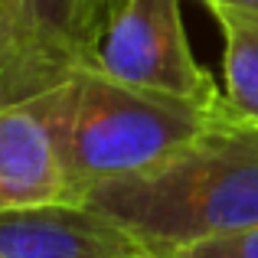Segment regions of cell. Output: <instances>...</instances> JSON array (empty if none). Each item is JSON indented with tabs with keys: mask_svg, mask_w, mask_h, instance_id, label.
Returning <instances> with one entry per match:
<instances>
[{
	"mask_svg": "<svg viewBox=\"0 0 258 258\" xmlns=\"http://www.w3.org/2000/svg\"><path fill=\"white\" fill-rule=\"evenodd\" d=\"M82 203L98 209L147 255L258 222V127L216 114L206 131L151 170L105 180Z\"/></svg>",
	"mask_w": 258,
	"mask_h": 258,
	"instance_id": "6da1fadb",
	"label": "cell"
},
{
	"mask_svg": "<svg viewBox=\"0 0 258 258\" xmlns=\"http://www.w3.org/2000/svg\"><path fill=\"white\" fill-rule=\"evenodd\" d=\"M154 258H258V222L232 229V232L193 239L186 245L167 248Z\"/></svg>",
	"mask_w": 258,
	"mask_h": 258,
	"instance_id": "ba28073f",
	"label": "cell"
},
{
	"mask_svg": "<svg viewBox=\"0 0 258 258\" xmlns=\"http://www.w3.org/2000/svg\"><path fill=\"white\" fill-rule=\"evenodd\" d=\"M82 66L127 85L222 108L219 85L189 46L180 0H88Z\"/></svg>",
	"mask_w": 258,
	"mask_h": 258,
	"instance_id": "3957f363",
	"label": "cell"
},
{
	"mask_svg": "<svg viewBox=\"0 0 258 258\" xmlns=\"http://www.w3.org/2000/svg\"><path fill=\"white\" fill-rule=\"evenodd\" d=\"M0 258H151L131 232L82 200L0 209Z\"/></svg>",
	"mask_w": 258,
	"mask_h": 258,
	"instance_id": "8992f818",
	"label": "cell"
},
{
	"mask_svg": "<svg viewBox=\"0 0 258 258\" xmlns=\"http://www.w3.org/2000/svg\"><path fill=\"white\" fill-rule=\"evenodd\" d=\"M59 85L0 105V209L72 200L59 144Z\"/></svg>",
	"mask_w": 258,
	"mask_h": 258,
	"instance_id": "5b68a950",
	"label": "cell"
},
{
	"mask_svg": "<svg viewBox=\"0 0 258 258\" xmlns=\"http://www.w3.org/2000/svg\"><path fill=\"white\" fill-rule=\"evenodd\" d=\"M219 111L79 66L59 85V144L72 200L105 180L157 167Z\"/></svg>",
	"mask_w": 258,
	"mask_h": 258,
	"instance_id": "7a4b0ae2",
	"label": "cell"
},
{
	"mask_svg": "<svg viewBox=\"0 0 258 258\" xmlns=\"http://www.w3.org/2000/svg\"><path fill=\"white\" fill-rule=\"evenodd\" d=\"M222 33V114L258 127V10L206 7Z\"/></svg>",
	"mask_w": 258,
	"mask_h": 258,
	"instance_id": "52a82bcc",
	"label": "cell"
},
{
	"mask_svg": "<svg viewBox=\"0 0 258 258\" xmlns=\"http://www.w3.org/2000/svg\"><path fill=\"white\" fill-rule=\"evenodd\" d=\"M7 52H10V17H7V7L0 0V72H4Z\"/></svg>",
	"mask_w": 258,
	"mask_h": 258,
	"instance_id": "9c48e42d",
	"label": "cell"
},
{
	"mask_svg": "<svg viewBox=\"0 0 258 258\" xmlns=\"http://www.w3.org/2000/svg\"><path fill=\"white\" fill-rule=\"evenodd\" d=\"M203 7H216V4H226V7H242V10H258V0H200Z\"/></svg>",
	"mask_w": 258,
	"mask_h": 258,
	"instance_id": "30bf717a",
	"label": "cell"
},
{
	"mask_svg": "<svg viewBox=\"0 0 258 258\" xmlns=\"http://www.w3.org/2000/svg\"><path fill=\"white\" fill-rule=\"evenodd\" d=\"M10 52L0 72V105L49 92L82 66L88 0H4Z\"/></svg>",
	"mask_w": 258,
	"mask_h": 258,
	"instance_id": "277c9868",
	"label": "cell"
}]
</instances>
